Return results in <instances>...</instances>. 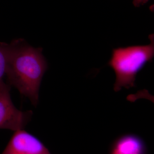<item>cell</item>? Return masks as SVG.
<instances>
[{
    "instance_id": "obj_1",
    "label": "cell",
    "mask_w": 154,
    "mask_h": 154,
    "mask_svg": "<svg viewBox=\"0 0 154 154\" xmlns=\"http://www.w3.org/2000/svg\"><path fill=\"white\" fill-rule=\"evenodd\" d=\"M47 64L42 49L18 39L9 44L6 75L9 85L14 86L34 106L38 104L42 79Z\"/></svg>"
},
{
    "instance_id": "obj_2",
    "label": "cell",
    "mask_w": 154,
    "mask_h": 154,
    "mask_svg": "<svg viewBox=\"0 0 154 154\" xmlns=\"http://www.w3.org/2000/svg\"><path fill=\"white\" fill-rule=\"evenodd\" d=\"M150 43L147 45H134L114 48L108 65L115 72L116 80L113 89L118 92L122 88L127 89L135 87L138 72L147 63L151 62L154 56V35L149 36Z\"/></svg>"
},
{
    "instance_id": "obj_3",
    "label": "cell",
    "mask_w": 154,
    "mask_h": 154,
    "mask_svg": "<svg viewBox=\"0 0 154 154\" xmlns=\"http://www.w3.org/2000/svg\"><path fill=\"white\" fill-rule=\"evenodd\" d=\"M10 86L0 83V129L17 131L24 129L32 115L31 111H22L15 107L11 99Z\"/></svg>"
},
{
    "instance_id": "obj_4",
    "label": "cell",
    "mask_w": 154,
    "mask_h": 154,
    "mask_svg": "<svg viewBox=\"0 0 154 154\" xmlns=\"http://www.w3.org/2000/svg\"><path fill=\"white\" fill-rule=\"evenodd\" d=\"M44 144L24 129L15 131L2 154H48Z\"/></svg>"
},
{
    "instance_id": "obj_5",
    "label": "cell",
    "mask_w": 154,
    "mask_h": 154,
    "mask_svg": "<svg viewBox=\"0 0 154 154\" xmlns=\"http://www.w3.org/2000/svg\"><path fill=\"white\" fill-rule=\"evenodd\" d=\"M143 140L135 134H127L116 139L111 144L109 154H147Z\"/></svg>"
},
{
    "instance_id": "obj_6",
    "label": "cell",
    "mask_w": 154,
    "mask_h": 154,
    "mask_svg": "<svg viewBox=\"0 0 154 154\" xmlns=\"http://www.w3.org/2000/svg\"><path fill=\"white\" fill-rule=\"evenodd\" d=\"M9 44L0 43V83L6 75L8 58Z\"/></svg>"
},
{
    "instance_id": "obj_7",
    "label": "cell",
    "mask_w": 154,
    "mask_h": 154,
    "mask_svg": "<svg viewBox=\"0 0 154 154\" xmlns=\"http://www.w3.org/2000/svg\"><path fill=\"white\" fill-rule=\"evenodd\" d=\"M149 0H133V4H134L135 7H139L140 6L143 5L144 4H146Z\"/></svg>"
},
{
    "instance_id": "obj_8",
    "label": "cell",
    "mask_w": 154,
    "mask_h": 154,
    "mask_svg": "<svg viewBox=\"0 0 154 154\" xmlns=\"http://www.w3.org/2000/svg\"><path fill=\"white\" fill-rule=\"evenodd\" d=\"M48 154H51L50 153H49Z\"/></svg>"
}]
</instances>
